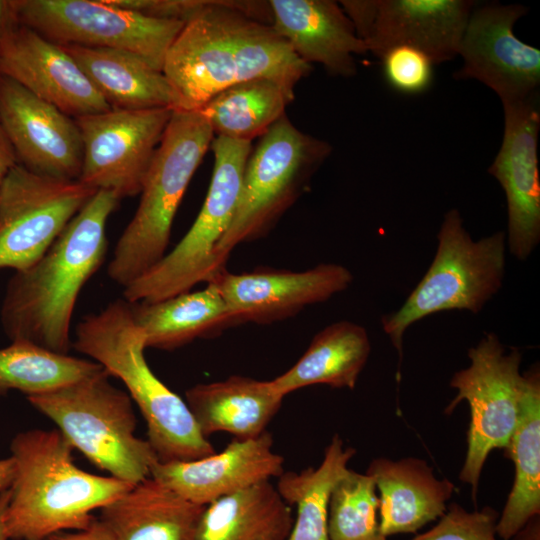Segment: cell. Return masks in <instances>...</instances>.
Returning a JSON list of instances; mask_svg holds the SVG:
<instances>
[{
    "mask_svg": "<svg viewBox=\"0 0 540 540\" xmlns=\"http://www.w3.org/2000/svg\"><path fill=\"white\" fill-rule=\"evenodd\" d=\"M269 1L209 0L187 21L167 52L163 73L181 110L202 107L234 84L271 79L295 95L312 71L270 26Z\"/></svg>",
    "mask_w": 540,
    "mask_h": 540,
    "instance_id": "1",
    "label": "cell"
},
{
    "mask_svg": "<svg viewBox=\"0 0 540 540\" xmlns=\"http://www.w3.org/2000/svg\"><path fill=\"white\" fill-rule=\"evenodd\" d=\"M119 201L114 192L97 190L45 254L15 272L0 312L11 341L68 354L74 307L82 288L104 262L106 225Z\"/></svg>",
    "mask_w": 540,
    "mask_h": 540,
    "instance_id": "2",
    "label": "cell"
},
{
    "mask_svg": "<svg viewBox=\"0 0 540 540\" xmlns=\"http://www.w3.org/2000/svg\"><path fill=\"white\" fill-rule=\"evenodd\" d=\"M73 446L58 429L19 432L11 441L15 475L6 526L10 540H46L86 528L92 512L133 485L86 472L73 462Z\"/></svg>",
    "mask_w": 540,
    "mask_h": 540,
    "instance_id": "3",
    "label": "cell"
},
{
    "mask_svg": "<svg viewBox=\"0 0 540 540\" xmlns=\"http://www.w3.org/2000/svg\"><path fill=\"white\" fill-rule=\"evenodd\" d=\"M72 346L120 379L147 426V441L158 462L197 460L216 452L193 418L186 402L149 367L145 337L131 303L117 299L77 325Z\"/></svg>",
    "mask_w": 540,
    "mask_h": 540,
    "instance_id": "4",
    "label": "cell"
},
{
    "mask_svg": "<svg viewBox=\"0 0 540 540\" xmlns=\"http://www.w3.org/2000/svg\"><path fill=\"white\" fill-rule=\"evenodd\" d=\"M215 135L199 110H173L145 177L140 202L121 234L107 274L126 287L166 254L185 191Z\"/></svg>",
    "mask_w": 540,
    "mask_h": 540,
    "instance_id": "5",
    "label": "cell"
},
{
    "mask_svg": "<svg viewBox=\"0 0 540 540\" xmlns=\"http://www.w3.org/2000/svg\"><path fill=\"white\" fill-rule=\"evenodd\" d=\"M109 377L103 369L27 400L92 464L134 486L150 477L158 459L147 439L135 435L133 401Z\"/></svg>",
    "mask_w": 540,
    "mask_h": 540,
    "instance_id": "6",
    "label": "cell"
},
{
    "mask_svg": "<svg viewBox=\"0 0 540 540\" xmlns=\"http://www.w3.org/2000/svg\"><path fill=\"white\" fill-rule=\"evenodd\" d=\"M434 258L402 306L381 319L383 331L403 357V336L415 322L451 310L479 313L503 285L506 233L473 240L458 209L446 212Z\"/></svg>",
    "mask_w": 540,
    "mask_h": 540,
    "instance_id": "7",
    "label": "cell"
},
{
    "mask_svg": "<svg viewBox=\"0 0 540 540\" xmlns=\"http://www.w3.org/2000/svg\"><path fill=\"white\" fill-rule=\"evenodd\" d=\"M331 152L327 141L300 131L287 115L259 137L245 164L233 220L216 248L221 268L235 247L270 233Z\"/></svg>",
    "mask_w": 540,
    "mask_h": 540,
    "instance_id": "8",
    "label": "cell"
},
{
    "mask_svg": "<svg viewBox=\"0 0 540 540\" xmlns=\"http://www.w3.org/2000/svg\"><path fill=\"white\" fill-rule=\"evenodd\" d=\"M210 147L213 173L198 216L171 252L124 287L127 302L164 300L207 284L226 269L218 265L215 252L233 220L252 142L215 136Z\"/></svg>",
    "mask_w": 540,
    "mask_h": 540,
    "instance_id": "9",
    "label": "cell"
},
{
    "mask_svg": "<svg viewBox=\"0 0 540 540\" xmlns=\"http://www.w3.org/2000/svg\"><path fill=\"white\" fill-rule=\"evenodd\" d=\"M470 365L454 373L449 385L458 391L445 409L451 414L463 400L470 407L467 453L459 479L471 486L476 500L481 472L493 449H506L515 429L525 376L520 373L522 354L506 352L494 333H486L468 350Z\"/></svg>",
    "mask_w": 540,
    "mask_h": 540,
    "instance_id": "10",
    "label": "cell"
},
{
    "mask_svg": "<svg viewBox=\"0 0 540 540\" xmlns=\"http://www.w3.org/2000/svg\"><path fill=\"white\" fill-rule=\"evenodd\" d=\"M19 23L58 45L133 52L163 72L185 23L147 17L107 0H14Z\"/></svg>",
    "mask_w": 540,
    "mask_h": 540,
    "instance_id": "11",
    "label": "cell"
},
{
    "mask_svg": "<svg viewBox=\"0 0 540 540\" xmlns=\"http://www.w3.org/2000/svg\"><path fill=\"white\" fill-rule=\"evenodd\" d=\"M95 192L16 164L0 183V269L36 263Z\"/></svg>",
    "mask_w": 540,
    "mask_h": 540,
    "instance_id": "12",
    "label": "cell"
},
{
    "mask_svg": "<svg viewBox=\"0 0 540 540\" xmlns=\"http://www.w3.org/2000/svg\"><path fill=\"white\" fill-rule=\"evenodd\" d=\"M172 113L171 108L110 109L75 118L83 144L78 181L119 199L139 195Z\"/></svg>",
    "mask_w": 540,
    "mask_h": 540,
    "instance_id": "13",
    "label": "cell"
},
{
    "mask_svg": "<svg viewBox=\"0 0 540 540\" xmlns=\"http://www.w3.org/2000/svg\"><path fill=\"white\" fill-rule=\"evenodd\" d=\"M367 51L379 59L396 46H411L439 64L458 55L471 0H343Z\"/></svg>",
    "mask_w": 540,
    "mask_h": 540,
    "instance_id": "14",
    "label": "cell"
},
{
    "mask_svg": "<svg viewBox=\"0 0 540 540\" xmlns=\"http://www.w3.org/2000/svg\"><path fill=\"white\" fill-rule=\"evenodd\" d=\"M528 11L522 4H476L458 51L463 64L454 77L483 83L502 103L538 94L540 50L514 33L516 22Z\"/></svg>",
    "mask_w": 540,
    "mask_h": 540,
    "instance_id": "15",
    "label": "cell"
},
{
    "mask_svg": "<svg viewBox=\"0 0 540 540\" xmlns=\"http://www.w3.org/2000/svg\"><path fill=\"white\" fill-rule=\"evenodd\" d=\"M538 94L525 100L503 102L501 146L488 173L501 185L507 202L510 253L526 260L540 241V179Z\"/></svg>",
    "mask_w": 540,
    "mask_h": 540,
    "instance_id": "16",
    "label": "cell"
},
{
    "mask_svg": "<svg viewBox=\"0 0 540 540\" xmlns=\"http://www.w3.org/2000/svg\"><path fill=\"white\" fill-rule=\"evenodd\" d=\"M352 281L347 267L321 263L303 271L262 267L230 273L225 269L209 283L216 286L238 324L265 325L329 300Z\"/></svg>",
    "mask_w": 540,
    "mask_h": 540,
    "instance_id": "17",
    "label": "cell"
},
{
    "mask_svg": "<svg viewBox=\"0 0 540 540\" xmlns=\"http://www.w3.org/2000/svg\"><path fill=\"white\" fill-rule=\"evenodd\" d=\"M0 118L18 164L42 176L78 180L83 144L75 118L2 75Z\"/></svg>",
    "mask_w": 540,
    "mask_h": 540,
    "instance_id": "18",
    "label": "cell"
},
{
    "mask_svg": "<svg viewBox=\"0 0 540 540\" xmlns=\"http://www.w3.org/2000/svg\"><path fill=\"white\" fill-rule=\"evenodd\" d=\"M0 75L73 118L111 109L60 45L22 24L0 35Z\"/></svg>",
    "mask_w": 540,
    "mask_h": 540,
    "instance_id": "19",
    "label": "cell"
},
{
    "mask_svg": "<svg viewBox=\"0 0 540 540\" xmlns=\"http://www.w3.org/2000/svg\"><path fill=\"white\" fill-rule=\"evenodd\" d=\"M283 457L273 450V437L265 431L252 439L232 440L212 455L185 462H156L150 477L185 499L206 506L224 496L284 472Z\"/></svg>",
    "mask_w": 540,
    "mask_h": 540,
    "instance_id": "20",
    "label": "cell"
},
{
    "mask_svg": "<svg viewBox=\"0 0 540 540\" xmlns=\"http://www.w3.org/2000/svg\"><path fill=\"white\" fill-rule=\"evenodd\" d=\"M272 28L304 62L321 64L334 76L357 73L354 55L368 53L338 2L270 0Z\"/></svg>",
    "mask_w": 540,
    "mask_h": 540,
    "instance_id": "21",
    "label": "cell"
},
{
    "mask_svg": "<svg viewBox=\"0 0 540 540\" xmlns=\"http://www.w3.org/2000/svg\"><path fill=\"white\" fill-rule=\"evenodd\" d=\"M365 473L379 491V524L385 537L415 533L441 518L455 490L450 480L438 479L425 460L415 457H379L370 462Z\"/></svg>",
    "mask_w": 540,
    "mask_h": 540,
    "instance_id": "22",
    "label": "cell"
},
{
    "mask_svg": "<svg viewBox=\"0 0 540 540\" xmlns=\"http://www.w3.org/2000/svg\"><path fill=\"white\" fill-rule=\"evenodd\" d=\"M204 508L148 477L103 507L98 518L116 540H200Z\"/></svg>",
    "mask_w": 540,
    "mask_h": 540,
    "instance_id": "23",
    "label": "cell"
},
{
    "mask_svg": "<svg viewBox=\"0 0 540 540\" xmlns=\"http://www.w3.org/2000/svg\"><path fill=\"white\" fill-rule=\"evenodd\" d=\"M283 399L270 380L240 375L196 384L185 392V402L205 437L226 432L239 440L267 431Z\"/></svg>",
    "mask_w": 540,
    "mask_h": 540,
    "instance_id": "24",
    "label": "cell"
},
{
    "mask_svg": "<svg viewBox=\"0 0 540 540\" xmlns=\"http://www.w3.org/2000/svg\"><path fill=\"white\" fill-rule=\"evenodd\" d=\"M77 63L111 109H182V102L160 70L126 50L60 45Z\"/></svg>",
    "mask_w": 540,
    "mask_h": 540,
    "instance_id": "25",
    "label": "cell"
},
{
    "mask_svg": "<svg viewBox=\"0 0 540 540\" xmlns=\"http://www.w3.org/2000/svg\"><path fill=\"white\" fill-rule=\"evenodd\" d=\"M146 348L175 350L198 338L213 337L237 320L212 283L157 302L131 303Z\"/></svg>",
    "mask_w": 540,
    "mask_h": 540,
    "instance_id": "26",
    "label": "cell"
},
{
    "mask_svg": "<svg viewBox=\"0 0 540 540\" xmlns=\"http://www.w3.org/2000/svg\"><path fill=\"white\" fill-rule=\"evenodd\" d=\"M370 352L363 326L346 320L335 322L319 331L299 360L270 382L284 397L318 384L354 389Z\"/></svg>",
    "mask_w": 540,
    "mask_h": 540,
    "instance_id": "27",
    "label": "cell"
},
{
    "mask_svg": "<svg viewBox=\"0 0 540 540\" xmlns=\"http://www.w3.org/2000/svg\"><path fill=\"white\" fill-rule=\"evenodd\" d=\"M518 420L505 449L515 464L512 489L496 523V534L514 537L540 513V374L536 367L524 374Z\"/></svg>",
    "mask_w": 540,
    "mask_h": 540,
    "instance_id": "28",
    "label": "cell"
},
{
    "mask_svg": "<svg viewBox=\"0 0 540 540\" xmlns=\"http://www.w3.org/2000/svg\"><path fill=\"white\" fill-rule=\"evenodd\" d=\"M294 522L270 480L224 496L205 506L200 540H287Z\"/></svg>",
    "mask_w": 540,
    "mask_h": 540,
    "instance_id": "29",
    "label": "cell"
},
{
    "mask_svg": "<svg viewBox=\"0 0 540 540\" xmlns=\"http://www.w3.org/2000/svg\"><path fill=\"white\" fill-rule=\"evenodd\" d=\"M355 454L356 450L346 447L335 434L318 467L299 472L284 471L278 477L277 491L287 504L296 508L287 540H329L330 496L336 483L348 471V462Z\"/></svg>",
    "mask_w": 540,
    "mask_h": 540,
    "instance_id": "30",
    "label": "cell"
},
{
    "mask_svg": "<svg viewBox=\"0 0 540 540\" xmlns=\"http://www.w3.org/2000/svg\"><path fill=\"white\" fill-rule=\"evenodd\" d=\"M294 99L279 83L256 78L227 87L199 110L215 136L252 142L286 115V107Z\"/></svg>",
    "mask_w": 540,
    "mask_h": 540,
    "instance_id": "31",
    "label": "cell"
},
{
    "mask_svg": "<svg viewBox=\"0 0 540 540\" xmlns=\"http://www.w3.org/2000/svg\"><path fill=\"white\" fill-rule=\"evenodd\" d=\"M104 368L91 360L12 341L0 349V395L17 390L27 396L46 393L96 374Z\"/></svg>",
    "mask_w": 540,
    "mask_h": 540,
    "instance_id": "32",
    "label": "cell"
},
{
    "mask_svg": "<svg viewBox=\"0 0 540 540\" xmlns=\"http://www.w3.org/2000/svg\"><path fill=\"white\" fill-rule=\"evenodd\" d=\"M373 478L348 469L332 490L329 540H386L379 524V498Z\"/></svg>",
    "mask_w": 540,
    "mask_h": 540,
    "instance_id": "33",
    "label": "cell"
},
{
    "mask_svg": "<svg viewBox=\"0 0 540 540\" xmlns=\"http://www.w3.org/2000/svg\"><path fill=\"white\" fill-rule=\"evenodd\" d=\"M498 518V512L489 506L469 512L451 503L433 528L410 540H496Z\"/></svg>",
    "mask_w": 540,
    "mask_h": 540,
    "instance_id": "34",
    "label": "cell"
},
{
    "mask_svg": "<svg viewBox=\"0 0 540 540\" xmlns=\"http://www.w3.org/2000/svg\"><path fill=\"white\" fill-rule=\"evenodd\" d=\"M388 84L405 94L426 91L433 80L434 63L423 51L411 46H396L380 58Z\"/></svg>",
    "mask_w": 540,
    "mask_h": 540,
    "instance_id": "35",
    "label": "cell"
},
{
    "mask_svg": "<svg viewBox=\"0 0 540 540\" xmlns=\"http://www.w3.org/2000/svg\"><path fill=\"white\" fill-rule=\"evenodd\" d=\"M117 7L147 17L178 20L186 23L200 12L209 0H107Z\"/></svg>",
    "mask_w": 540,
    "mask_h": 540,
    "instance_id": "36",
    "label": "cell"
},
{
    "mask_svg": "<svg viewBox=\"0 0 540 540\" xmlns=\"http://www.w3.org/2000/svg\"><path fill=\"white\" fill-rule=\"evenodd\" d=\"M46 540H116L110 530L98 518L94 517L84 529L62 531L49 536Z\"/></svg>",
    "mask_w": 540,
    "mask_h": 540,
    "instance_id": "37",
    "label": "cell"
},
{
    "mask_svg": "<svg viewBox=\"0 0 540 540\" xmlns=\"http://www.w3.org/2000/svg\"><path fill=\"white\" fill-rule=\"evenodd\" d=\"M16 164L18 161L14 148L0 118V183Z\"/></svg>",
    "mask_w": 540,
    "mask_h": 540,
    "instance_id": "38",
    "label": "cell"
},
{
    "mask_svg": "<svg viewBox=\"0 0 540 540\" xmlns=\"http://www.w3.org/2000/svg\"><path fill=\"white\" fill-rule=\"evenodd\" d=\"M19 23L14 0H0V35L11 30Z\"/></svg>",
    "mask_w": 540,
    "mask_h": 540,
    "instance_id": "39",
    "label": "cell"
},
{
    "mask_svg": "<svg viewBox=\"0 0 540 540\" xmlns=\"http://www.w3.org/2000/svg\"><path fill=\"white\" fill-rule=\"evenodd\" d=\"M15 475V464L10 456L0 459V492L9 489Z\"/></svg>",
    "mask_w": 540,
    "mask_h": 540,
    "instance_id": "40",
    "label": "cell"
},
{
    "mask_svg": "<svg viewBox=\"0 0 540 540\" xmlns=\"http://www.w3.org/2000/svg\"><path fill=\"white\" fill-rule=\"evenodd\" d=\"M9 500V489L0 492V540H10L6 526V514Z\"/></svg>",
    "mask_w": 540,
    "mask_h": 540,
    "instance_id": "41",
    "label": "cell"
}]
</instances>
